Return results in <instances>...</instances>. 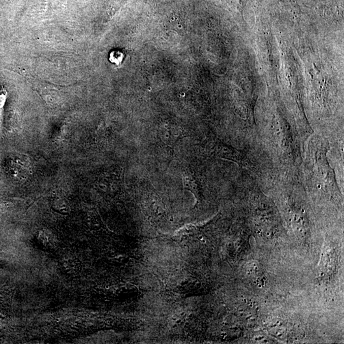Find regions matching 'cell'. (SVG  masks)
Listing matches in <instances>:
<instances>
[{"label":"cell","instance_id":"6da1fadb","mask_svg":"<svg viewBox=\"0 0 344 344\" xmlns=\"http://www.w3.org/2000/svg\"><path fill=\"white\" fill-rule=\"evenodd\" d=\"M38 241L42 245L47 249H55L58 245V240L56 236L51 231H40L37 235Z\"/></svg>","mask_w":344,"mask_h":344},{"label":"cell","instance_id":"7a4b0ae2","mask_svg":"<svg viewBox=\"0 0 344 344\" xmlns=\"http://www.w3.org/2000/svg\"><path fill=\"white\" fill-rule=\"evenodd\" d=\"M184 185L186 189L189 190L194 192H197V189H198V186L197 185V182L194 179L193 175L189 171H186L183 175Z\"/></svg>","mask_w":344,"mask_h":344},{"label":"cell","instance_id":"3957f363","mask_svg":"<svg viewBox=\"0 0 344 344\" xmlns=\"http://www.w3.org/2000/svg\"><path fill=\"white\" fill-rule=\"evenodd\" d=\"M110 60L112 62L119 63L121 62V60H122V55H121L120 52L114 51L113 53L110 54Z\"/></svg>","mask_w":344,"mask_h":344}]
</instances>
